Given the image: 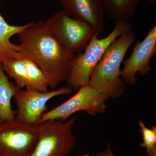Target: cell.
Here are the masks:
<instances>
[{"label":"cell","instance_id":"obj_13","mask_svg":"<svg viewBox=\"0 0 156 156\" xmlns=\"http://www.w3.org/2000/svg\"><path fill=\"white\" fill-rule=\"evenodd\" d=\"M105 16L115 21H128L141 0H101Z\"/></svg>","mask_w":156,"mask_h":156},{"label":"cell","instance_id":"obj_9","mask_svg":"<svg viewBox=\"0 0 156 156\" xmlns=\"http://www.w3.org/2000/svg\"><path fill=\"white\" fill-rule=\"evenodd\" d=\"M156 54V27L154 26L147 33L142 41H137L131 56L124 62L121 71V77L125 83L129 85L136 83V75H147L151 70L150 62Z\"/></svg>","mask_w":156,"mask_h":156},{"label":"cell","instance_id":"obj_2","mask_svg":"<svg viewBox=\"0 0 156 156\" xmlns=\"http://www.w3.org/2000/svg\"><path fill=\"white\" fill-rule=\"evenodd\" d=\"M135 39V33L131 30L121 35L108 48L92 71L89 84L109 98H119L124 94L126 87L120 66Z\"/></svg>","mask_w":156,"mask_h":156},{"label":"cell","instance_id":"obj_4","mask_svg":"<svg viewBox=\"0 0 156 156\" xmlns=\"http://www.w3.org/2000/svg\"><path fill=\"white\" fill-rule=\"evenodd\" d=\"M76 117L49 120L37 125L38 138L30 156H67L76 143L73 132Z\"/></svg>","mask_w":156,"mask_h":156},{"label":"cell","instance_id":"obj_1","mask_svg":"<svg viewBox=\"0 0 156 156\" xmlns=\"http://www.w3.org/2000/svg\"><path fill=\"white\" fill-rule=\"evenodd\" d=\"M18 52L38 66L54 90L66 81L76 54L62 47L48 29L45 21L31 22L18 34Z\"/></svg>","mask_w":156,"mask_h":156},{"label":"cell","instance_id":"obj_5","mask_svg":"<svg viewBox=\"0 0 156 156\" xmlns=\"http://www.w3.org/2000/svg\"><path fill=\"white\" fill-rule=\"evenodd\" d=\"M45 23L58 43L75 54L85 49L95 33L91 24L70 17L62 10L53 14Z\"/></svg>","mask_w":156,"mask_h":156},{"label":"cell","instance_id":"obj_19","mask_svg":"<svg viewBox=\"0 0 156 156\" xmlns=\"http://www.w3.org/2000/svg\"><path fill=\"white\" fill-rule=\"evenodd\" d=\"M79 156H91L89 154H85L81 155Z\"/></svg>","mask_w":156,"mask_h":156},{"label":"cell","instance_id":"obj_17","mask_svg":"<svg viewBox=\"0 0 156 156\" xmlns=\"http://www.w3.org/2000/svg\"><path fill=\"white\" fill-rule=\"evenodd\" d=\"M95 156H115L112 151L111 147L109 144H108L106 149L103 152H100ZM148 156H156V153Z\"/></svg>","mask_w":156,"mask_h":156},{"label":"cell","instance_id":"obj_16","mask_svg":"<svg viewBox=\"0 0 156 156\" xmlns=\"http://www.w3.org/2000/svg\"><path fill=\"white\" fill-rule=\"evenodd\" d=\"M140 131L142 134L141 147L145 148L148 156L156 153V126L147 128L142 121H138Z\"/></svg>","mask_w":156,"mask_h":156},{"label":"cell","instance_id":"obj_10","mask_svg":"<svg viewBox=\"0 0 156 156\" xmlns=\"http://www.w3.org/2000/svg\"><path fill=\"white\" fill-rule=\"evenodd\" d=\"M70 17L85 21L99 34L105 28L104 13L101 0H57Z\"/></svg>","mask_w":156,"mask_h":156},{"label":"cell","instance_id":"obj_12","mask_svg":"<svg viewBox=\"0 0 156 156\" xmlns=\"http://www.w3.org/2000/svg\"><path fill=\"white\" fill-rule=\"evenodd\" d=\"M20 90L14 82L9 80L3 70L2 63L0 62V124L15 119L17 111L12 108L11 99Z\"/></svg>","mask_w":156,"mask_h":156},{"label":"cell","instance_id":"obj_15","mask_svg":"<svg viewBox=\"0 0 156 156\" xmlns=\"http://www.w3.org/2000/svg\"><path fill=\"white\" fill-rule=\"evenodd\" d=\"M3 70L9 77L12 78L19 89H22L26 87L27 67L25 59L20 56L2 63Z\"/></svg>","mask_w":156,"mask_h":156},{"label":"cell","instance_id":"obj_11","mask_svg":"<svg viewBox=\"0 0 156 156\" xmlns=\"http://www.w3.org/2000/svg\"><path fill=\"white\" fill-rule=\"evenodd\" d=\"M31 23V22L22 25H11L0 13V62H8L21 56L18 52V44L12 43L11 39L28 27Z\"/></svg>","mask_w":156,"mask_h":156},{"label":"cell","instance_id":"obj_7","mask_svg":"<svg viewBox=\"0 0 156 156\" xmlns=\"http://www.w3.org/2000/svg\"><path fill=\"white\" fill-rule=\"evenodd\" d=\"M38 138L37 126L15 119L0 124V156H30Z\"/></svg>","mask_w":156,"mask_h":156},{"label":"cell","instance_id":"obj_18","mask_svg":"<svg viewBox=\"0 0 156 156\" xmlns=\"http://www.w3.org/2000/svg\"><path fill=\"white\" fill-rule=\"evenodd\" d=\"M147 2L151 4H154L156 2V0H146Z\"/></svg>","mask_w":156,"mask_h":156},{"label":"cell","instance_id":"obj_6","mask_svg":"<svg viewBox=\"0 0 156 156\" xmlns=\"http://www.w3.org/2000/svg\"><path fill=\"white\" fill-rule=\"evenodd\" d=\"M77 91L65 102L46 112L42 115L39 124L49 120L66 121L78 112H86L93 116L106 112V102L109 98L105 94L89 84L80 87Z\"/></svg>","mask_w":156,"mask_h":156},{"label":"cell","instance_id":"obj_3","mask_svg":"<svg viewBox=\"0 0 156 156\" xmlns=\"http://www.w3.org/2000/svg\"><path fill=\"white\" fill-rule=\"evenodd\" d=\"M114 28L108 35L98 38L95 32L87 44L84 53L76 54L66 82L72 90H78L89 84L93 69L108 48L124 33L131 30V25L128 21H115Z\"/></svg>","mask_w":156,"mask_h":156},{"label":"cell","instance_id":"obj_8","mask_svg":"<svg viewBox=\"0 0 156 156\" xmlns=\"http://www.w3.org/2000/svg\"><path fill=\"white\" fill-rule=\"evenodd\" d=\"M72 92V89L68 87L44 92L27 89L20 90L13 98L17 108L15 119L24 124L37 126L43 115L48 111L47 103L49 101Z\"/></svg>","mask_w":156,"mask_h":156},{"label":"cell","instance_id":"obj_14","mask_svg":"<svg viewBox=\"0 0 156 156\" xmlns=\"http://www.w3.org/2000/svg\"><path fill=\"white\" fill-rule=\"evenodd\" d=\"M23 58L27 67L26 89L40 92H48L49 83L42 70L33 61Z\"/></svg>","mask_w":156,"mask_h":156}]
</instances>
